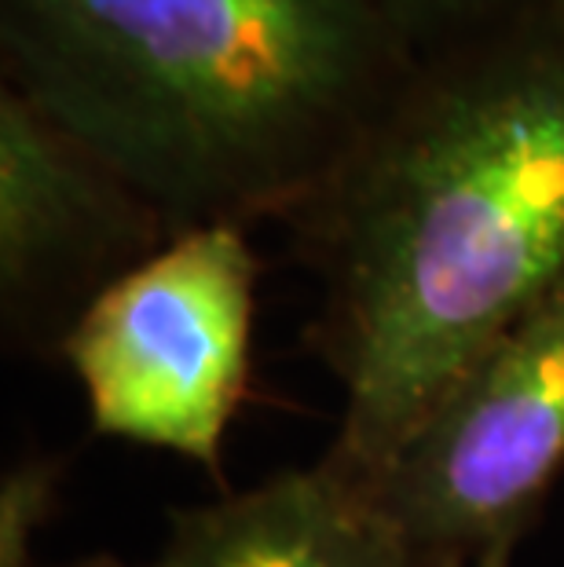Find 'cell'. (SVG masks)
Instances as JSON below:
<instances>
[{"mask_svg": "<svg viewBox=\"0 0 564 567\" xmlns=\"http://www.w3.org/2000/svg\"><path fill=\"white\" fill-rule=\"evenodd\" d=\"M162 567H470L418 546L381 505L319 457L249 491L176 509Z\"/></svg>", "mask_w": 564, "mask_h": 567, "instance_id": "8992f818", "label": "cell"}, {"mask_svg": "<svg viewBox=\"0 0 564 567\" xmlns=\"http://www.w3.org/2000/svg\"><path fill=\"white\" fill-rule=\"evenodd\" d=\"M378 4L407 33L418 55H429L437 48L470 41L527 16H539V11H546L550 0H378Z\"/></svg>", "mask_w": 564, "mask_h": 567, "instance_id": "52a82bcc", "label": "cell"}, {"mask_svg": "<svg viewBox=\"0 0 564 567\" xmlns=\"http://www.w3.org/2000/svg\"><path fill=\"white\" fill-rule=\"evenodd\" d=\"M59 567H162L158 560L154 564H125L111 557V553H95V557H85V560H74V564H59Z\"/></svg>", "mask_w": 564, "mask_h": 567, "instance_id": "30bf717a", "label": "cell"}, {"mask_svg": "<svg viewBox=\"0 0 564 567\" xmlns=\"http://www.w3.org/2000/svg\"><path fill=\"white\" fill-rule=\"evenodd\" d=\"M0 48L173 235L290 220L422 59L378 0H0Z\"/></svg>", "mask_w": 564, "mask_h": 567, "instance_id": "7a4b0ae2", "label": "cell"}, {"mask_svg": "<svg viewBox=\"0 0 564 567\" xmlns=\"http://www.w3.org/2000/svg\"><path fill=\"white\" fill-rule=\"evenodd\" d=\"M257 279L246 227L206 224L103 289L59 348L92 429L170 451L221 484L224 440L254 370Z\"/></svg>", "mask_w": 564, "mask_h": 567, "instance_id": "3957f363", "label": "cell"}, {"mask_svg": "<svg viewBox=\"0 0 564 567\" xmlns=\"http://www.w3.org/2000/svg\"><path fill=\"white\" fill-rule=\"evenodd\" d=\"M173 238L165 216L19 89L0 92V316L55 355L103 289Z\"/></svg>", "mask_w": 564, "mask_h": 567, "instance_id": "5b68a950", "label": "cell"}, {"mask_svg": "<svg viewBox=\"0 0 564 567\" xmlns=\"http://www.w3.org/2000/svg\"><path fill=\"white\" fill-rule=\"evenodd\" d=\"M564 473V279L473 355L367 480L418 546L473 560L521 542Z\"/></svg>", "mask_w": 564, "mask_h": 567, "instance_id": "277c9868", "label": "cell"}, {"mask_svg": "<svg viewBox=\"0 0 564 567\" xmlns=\"http://www.w3.org/2000/svg\"><path fill=\"white\" fill-rule=\"evenodd\" d=\"M546 11H550V16H557V19L564 22V0H550Z\"/></svg>", "mask_w": 564, "mask_h": 567, "instance_id": "8fae6325", "label": "cell"}, {"mask_svg": "<svg viewBox=\"0 0 564 567\" xmlns=\"http://www.w3.org/2000/svg\"><path fill=\"white\" fill-rule=\"evenodd\" d=\"M341 384L322 454L367 484L448 384L564 279V22L422 55L290 220Z\"/></svg>", "mask_w": 564, "mask_h": 567, "instance_id": "6da1fadb", "label": "cell"}, {"mask_svg": "<svg viewBox=\"0 0 564 567\" xmlns=\"http://www.w3.org/2000/svg\"><path fill=\"white\" fill-rule=\"evenodd\" d=\"M521 542H495L484 553H476L470 567H513V553H517Z\"/></svg>", "mask_w": 564, "mask_h": 567, "instance_id": "9c48e42d", "label": "cell"}, {"mask_svg": "<svg viewBox=\"0 0 564 567\" xmlns=\"http://www.w3.org/2000/svg\"><path fill=\"white\" fill-rule=\"evenodd\" d=\"M63 462L27 454L0 480V567H38L33 542L59 509Z\"/></svg>", "mask_w": 564, "mask_h": 567, "instance_id": "ba28073f", "label": "cell"}]
</instances>
